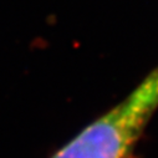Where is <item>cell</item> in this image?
Returning a JSON list of instances; mask_svg holds the SVG:
<instances>
[{
  "label": "cell",
  "mask_w": 158,
  "mask_h": 158,
  "mask_svg": "<svg viewBox=\"0 0 158 158\" xmlns=\"http://www.w3.org/2000/svg\"><path fill=\"white\" fill-rule=\"evenodd\" d=\"M158 110V67L51 158H126Z\"/></svg>",
  "instance_id": "cell-1"
}]
</instances>
